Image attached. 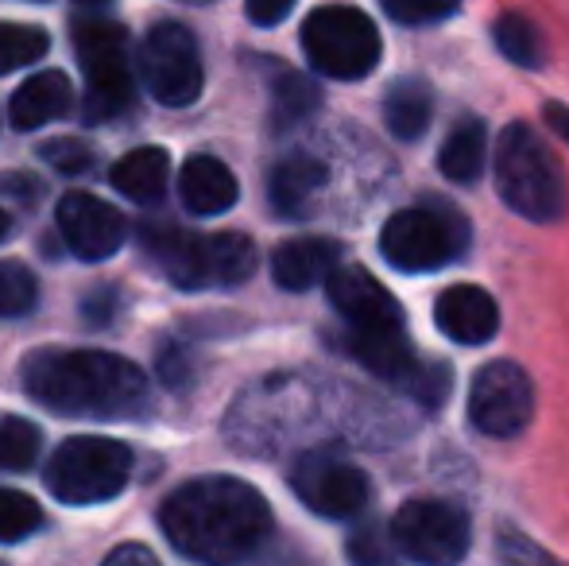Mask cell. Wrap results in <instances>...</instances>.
<instances>
[{
    "label": "cell",
    "instance_id": "1",
    "mask_svg": "<svg viewBox=\"0 0 569 566\" xmlns=\"http://www.w3.org/2000/svg\"><path fill=\"white\" fill-rule=\"evenodd\" d=\"M167 539L202 566H237L252 559L271 532V505L240 477H198L159 508Z\"/></svg>",
    "mask_w": 569,
    "mask_h": 566
},
{
    "label": "cell",
    "instance_id": "2",
    "mask_svg": "<svg viewBox=\"0 0 569 566\" xmlns=\"http://www.w3.org/2000/svg\"><path fill=\"white\" fill-rule=\"evenodd\" d=\"M23 393L62 416L120 419L148 396V380L132 361L101 349H36L20 365Z\"/></svg>",
    "mask_w": 569,
    "mask_h": 566
},
{
    "label": "cell",
    "instance_id": "3",
    "mask_svg": "<svg viewBox=\"0 0 569 566\" xmlns=\"http://www.w3.org/2000/svg\"><path fill=\"white\" fill-rule=\"evenodd\" d=\"M496 190L503 206L527 221H558L569 210L562 167L527 125H508L496 143Z\"/></svg>",
    "mask_w": 569,
    "mask_h": 566
},
{
    "label": "cell",
    "instance_id": "4",
    "mask_svg": "<svg viewBox=\"0 0 569 566\" xmlns=\"http://www.w3.org/2000/svg\"><path fill=\"white\" fill-rule=\"evenodd\" d=\"M143 249L156 257L167 280L187 291L210 284H244L256 272V245L244 234L194 237L174 226H148Z\"/></svg>",
    "mask_w": 569,
    "mask_h": 566
},
{
    "label": "cell",
    "instance_id": "5",
    "mask_svg": "<svg viewBox=\"0 0 569 566\" xmlns=\"http://www.w3.org/2000/svg\"><path fill=\"white\" fill-rule=\"evenodd\" d=\"M128 477H132V450L117 438H67L47 461V489L62 505L113 500L128 489Z\"/></svg>",
    "mask_w": 569,
    "mask_h": 566
},
{
    "label": "cell",
    "instance_id": "6",
    "mask_svg": "<svg viewBox=\"0 0 569 566\" xmlns=\"http://www.w3.org/2000/svg\"><path fill=\"white\" fill-rule=\"evenodd\" d=\"M469 245V226L442 202L407 206L380 229V252L399 272H435L457 260Z\"/></svg>",
    "mask_w": 569,
    "mask_h": 566
},
{
    "label": "cell",
    "instance_id": "7",
    "mask_svg": "<svg viewBox=\"0 0 569 566\" xmlns=\"http://www.w3.org/2000/svg\"><path fill=\"white\" fill-rule=\"evenodd\" d=\"M302 51L310 67L338 82L368 78L380 62V31L360 8L352 4H322L302 23Z\"/></svg>",
    "mask_w": 569,
    "mask_h": 566
},
{
    "label": "cell",
    "instance_id": "8",
    "mask_svg": "<svg viewBox=\"0 0 569 566\" xmlns=\"http://www.w3.org/2000/svg\"><path fill=\"white\" fill-rule=\"evenodd\" d=\"M74 51L86 75V121H113L132 106L128 31L117 20H78Z\"/></svg>",
    "mask_w": 569,
    "mask_h": 566
},
{
    "label": "cell",
    "instance_id": "9",
    "mask_svg": "<svg viewBox=\"0 0 569 566\" xmlns=\"http://www.w3.org/2000/svg\"><path fill=\"white\" fill-rule=\"evenodd\" d=\"M391 544L415 566H457L469 555L472 524L450 500H407L391 520Z\"/></svg>",
    "mask_w": 569,
    "mask_h": 566
},
{
    "label": "cell",
    "instance_id": "10",
    "mask_svg": "<svg viewBox=\"0 0 569 566\" xmlns=\"http://www.w3.org/2000/svg\"><path fill=\"white\" fill-rule=\"evenodd\" d=\"M140 75L159 106H194L206 82L194 31L179 20H159L140 47Z\"/></svg>",
    "mask_w": 569,
    "mask_h": 566
},
{
    "label": "cell",
    "instance_id": "11",
    "mask_svg": "<svg viewBox=\"0 0 569 566\" xmlns=\"http://www.w3.org/2000/svg\"><path fill=\"white\" fill-rule=\"evenodd\" d=\"M535 416V385L516 361H492L472 377L469 419L480 435L511 438Z\"/></svg>",
    "mask_w": 569,
    "mask_h": 566
},
{
    "label": "cell",
    "instance_id": "12",
    "mask_svg": "<svg viewBox=\"0 0 569 566\" xmlns=\"http://www.w3.org/2000/svg\"><path fill=\"white\" fill-rule=\"evenodd\" d=\"M299 500L318 516H330V520H349L360 516L372 497L368 489V477L360 474L352 461H345L341 454L330 450H310L299 458L291 477Z\"/></svg>",
    "mask_w": 569,
    "mask_h": 566
},
{
    "label": "cell",
    "instance_id": "13",
    "mask_svg": "<svg viewBox=\"0 0 569 566\" xmlns=\"http://www.w3.org/2000/svg\"><path fill=\"white\" fill-rule=\"evenodd\" d=\"M59 229L67 237V249L78 260H106L124 245L128 221L117 206L106 198L86 195V190H70L59 202Z\"/></svg>",
    "mask_w": 569,
    "mask_h": 566
},
{
    "label": "cell",
    "instance_id": "14",
    "mask_svg": "<svg viewBox=\"0 0 569 566\" xmlns=\"http://www.w3.org/2000/svg\"><path fill=\"white\" fill-rule=\"evenodd\" d=\"M326 295H330L333 310L349 322V330H403V307L365 268L338 265L326 276Z\"/></svg>",
    "mask_w": 569,
    "mask_h": 566
},
{
    "label": "cell",
    "instance_id": "15",
    "mask_svg": "<svg viewBox=\"0 0 569 566\" xmlns=\"http://www.w3.org/2000/svg\"><path fill=\"white\" fill-rule=\"evenodd\" d=\"M435 322L450 341H461V346H485V341H492L496 330H500V307H496V299L485 291V287L453 284L438 295Z\"/></svg>",
    "mask_w": 569,
    "mask_h": 566
},
{
    "label": "cell",
    "instance_id": "16",
    "mask_svg": "<svg viewBox=\"0 0 569 566\" xmlns=\"http://www.w3.org/2000/svg\"><path fill=\"white\" fill-rule=\"evenodd\" d=\"M74 106V86L62 70H39L31 75L20 90L12 93L8 101V121L12 129L31 132V129H43V125L59 121L67 109Z\"/></svg>",
    "mask_w": 569,
    "mask_h": 566
},
{
    "label": "cell",
    "instance_id": "17",
    "mask_svg": "<svg viewBox=\"0 0 569 566\" xmlns=\"http://www.w3.org/2000/svg\"><path fill=\"white\" fill-rule=\"evenodd\" d=\"M179 195L190 214H198V218H218V214L237 206L240 187H237V175H232L218 156H190L179 175Z\"/></svg>",
    "mask_w": 569,
    "mask_h": 566
},
{
    "label": "cell",
    "instance_id": "18",
    "mask_svg": "<svg viewBox=\"0 0 569 566\" xmlns=\"http://www.w3.org/2000/svg\"><path fill=\"white\" fill-rule=\"evenodd\" d=\"M341 265V245L326 237H299L287 241L271 257V276L283 291H310L315 284H326V276Z\"/></svg>",
    "mask_w": 569,
    "mask_h": 566
},
{
    "label": "cell",
    "instance_id": "19",
    "mask_svg": "<svg viewBox=\"0 0 569 566\" xmlns=\"http://www.w3.org/2000/svg\"><path fill=\"white\" fill-rule=\"evenodd\" d=\"M330 171H326L322 159L307 156V151H295V156H283L276 167H271V179H268V195L271 206L287 218H299L315 206L318 190L326 187Z\"/></svg>",
    "mask_w": 569,
    "mask_h": 566
},
{
    "label": "cell",
    "instance_id": "20",
    "mask_svg": "<svg viewBox=\"0 0 569 566\" xmlns=\"http://www.w3.org/2000/svg\"><path fill=\"white\" fill-rule=\"evenodd\" d=\"M113 187L132 202H156L167 190V179H171V156L163 148H136L128 156H120L109 171Z\"/></svg>",
    "mask_w": 569,
    "mask_h": 566
},
{
    "label": "cell",
    "instance_id": "21",
    "mask_svg": "<svg viewBox=\"0 0 569 566\" xmlns=\"http://www.w3.org/2000/svg\"><path fill=\"white\" fill-rule=\"evenodd\" d=\"M430 117H435V93L422 78H399L383 98V125L399 140H419L430 129Z\"/></svg>",
    "mask_w": 569,
    "mask_h": 566
},
{
    "label": "cell",
    "instance_id": "22",
    "mask_svg": "<svg viewBox=\"0 0 569 566\" xmlns=\"http://www.w3.org/2000/svg\"><path fill=\"white\" fill-rule=\"evenodd\" d=\"M485 151H488V132L477 117H465L450 129L442 151H438V167L446 179L453 182H472L485 171Z\"/></svg>",
    "mask_w": 569,
    "mask_h": 566
},
{
    "label": "cell",
    "instance_id": "23",
    "mask_svg": "<svg viewBox=\"0 0 569 566\" xmlns=\"http://www.w3.org/2000/svg\"><path fill=\"white\" fill-rule=\"evenodd\" d=\"M318 101H322V93H318V86L310 78L283 70L276 78V86H271V121H276V129H291V125L307 121L315 113Z\"/></svg>",
    "mask_w": 569,
    "mask_h": 566
},
{
    "label": "cell",
    "instance_id": "24",
    "mask_svg": "<svg viewBox=\"0 0 569 566\" xmlns=\"http://www.w3.org/2000/svg\"><path fill=\"white\" fill-rule=\"evenodd\" d=\"M492 36H496V47H500V54L508 62H516V67L535 70V67H542V59H547V47H542L539 28H535L527 16L503 12L500 20H496Z\"/></svg>",
    "mask_w": 569,
    "mask_h": 566
},
{
    "label": "cell",
    "instance_id": "25",
    "mask_svg": "<svg viewBox=\"0 0 569 566\" xmlns=\"http://www.w3.org/2000/svg\"><path fill=\"white\" fill-rule=\"evenodd\" d=\"M51 47L43 28H31V23H8L0 20V75H12L31 62H39Z\"/></svg>",
    "mask_w": 569,
    "mask_h": 566
},
{
    "label": "cell",
    "instance_id": "26",
    "mask_svg": "<svg viewBox=\"0 0 569 566\" xmlns=\"http://www.w3.org/2000/svg\"><path fill=\"white\" fill-rule=\"evenodd\" d=\"M43 524V508L20 489H0V544L31 536Z\"/></svg>",
    "mask_w": 569,
    "mask_h": 566
},
{
    "label": "cell",
    "instance_id": "27",
    "mask_svg": "<svg viewBox=\"0 0 569 566\" xmlns=\"http://www.w3.org/2000/svg\"><path fill=\"white\" fill-rule=\"evenodd\" d=\"M39 299V284L20 260H0V318L28 315Z\"/></svg>",
    "mask_w": 569,
    "mask_h": 566
},
{
    "label": "cell",
    "instance_id": "28",
    "mask_svg": "<svg viewBox=\"0 0 569 566\" xmlns=\"http://www.w3.org/2000/svg\"><path fill=\"white\" fill-rule=\"evenodd\" d=\"M39 427L31 419H4L0 424V466L4 469H28L39 458Z\"/></svg>",
    "mask_w": 569,
    "mask_h": 566
},
{
    "label": "cell",
    "instance_id": "29",
    "mask_svg": "<svg viewBox=\"0 0 569 566\" xmlns=\"http://www.w3.org/2000/svg\"><path fill=\"white\" fill-rule=\"evenodd\" d=\"M383 12L403 28H427V23L450 20L461 8V0H380Z\"/></svg>",
    "mask_w": 569,
    "mask_h": 566
},
{
    "label": "cell",
    "instance_id": "30",
    "mask_svg": "<svg viewBox=\"0 0 569 566\" xmlns=\"http://www.w3.org/2000/svg\"><path fill=\"white\" fill-rule=\"evenodd\" d=\"M496 552H500L503 566H566V563H558L550 552H542L539 544H531V539L516 528H500V536H496Z\"/></svg>",
    "mask_w": 569,
    "mask_h": 566
},
{
    "label": "cell",
    "instance_id": "31",
    "mask_svg": "<svg viewBox=\"0 0 569 566\" xmlns=\"http://www.w3.org/2000/svg\"><path fill=\"white\" fill-rule=\"evenodd\" d=\"M43 159L62 175H82V171H90V163H93L90 148H86L82 140H51V143H43Z\"/></svg>",
    "mask_w": 569,
    "mask_h": 566
},
{
    "label": "cell",
    "instance_id": "32",
    "mask_svg": "<svg viewBox=\"0 0 569 566\" xmlns=\"http://www.w3.org/2000/svg\"><path fill=\"white\" fill-rule=\"evenodd\" d=\"M291 8L295 0H244V12L256 28H276V23H283L291 16Z\"/></svg>",
    "mask_w": 569,
    "mask_h": 566
},
{
    "label": "cell",
    "instance_id": "33",
    "mask_svg": "<svg viewBox=\"0 0 569 566\" xmlns=\"http://www.w3.org/2000/svg\"><path fill=\"white\" fill-rule=\"evenodd\" d=\"M352 563L357 566H383V552H380V539L376 532H365V536L352 539Z\"/></svg>",
    "mask_w": 569,
    "mask_h": 566
},
{
    "label": "cell",
    "instance_id": "34",
    "mask_svg": "<svg viewBox=\"0 0 569 566\" xmlns=\"http://www.w3.org/2000/svg\"><path fill=\"white\" fill-rule=\"evenodd\" d=\"M106 566H159V559L148 552V547H140V544H124V547H117V552L109 555Z\"/></svg>",
    "mask_w": 569,
    "mask_h": 566
},
{
    "label": "cell",
    "instance_id": "35",
    "mask_svg": "<svg viewBox=\"0 0 569 566\" xmlns=\"http://www.w3.org/2000/svg\"><path fill=\"white\" fill-rule=\"evenodd\" d=\"M542 117H547L550 129H555L558 137H562V140L569 143V106H558V101H555V106L542 109Z\"/></svg>",
    "mask_w": 569,
    "mask_h": 566
},
{
    "label": "cell",
    "instance_id": "36",
    "mask_svg": "<svg viewBox=\"0 0 569 566\" xmlns=\"http://www.w3.org/2000/svg\"><path fill=\"white\" fill-rule=\"evenodd\" d=\"M8 237V214H4V206H0V241Z\"/></svg>",
    "mask_w": 569,
    "mask_h": 566
},
{
    "label": "cell",
    "instance_id": "37",
    "mask_svg": "<svg viewBox=\"0 0 569 566\" xmlns=\"http://www.w3.org/2000/svg\"><path fill=\"white\" fill-rule=\"evenodd\" d=\"M82 4H106V0H82Z\"/></svg>",
    "mask_w": 569,
    "mask_h": 566
}]
</instances>
